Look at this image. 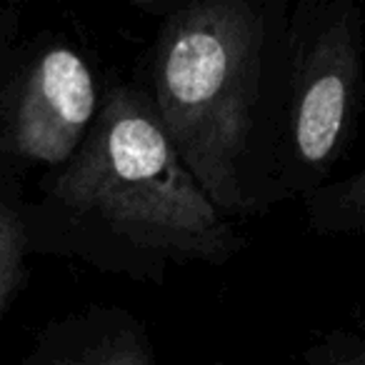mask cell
<instances>
[{"mask_svg":"<svg viewBox=\"0 0 365 365\" xmlns=\"http://www.w3.org/2000/svg\"><path fill=\"white\" fill-rule=\"evenodd\" d=\"M288 13L283 0L160 6L143 91L175 155L230 223L278 203Z\"/></svg>","mask_w":365,"mask_h":365,"instance_id":"1","label":"cell"},{"mask_svg":"<svg viewBox=\"0 0 365 365\" xmlns=\"http://www.w3.org/2000/svg\"><path fill=\"white\" fill-rule=\"evenodd\" d=\"M33 253L81 258L140 283L170 268L223 265L243 238L168 143L145 91L110 83L83 145L26 200Z\"/></svg>","mask_w":365,"mask_h":365,"instance_id":"2","label":"cell"},{"mask_svg":"<svg viewBox=\"0 0 365 365\" xmlns=\"http://www.w3.org/2000/svg\"><path fill=\"white\" fill-rule=\"evenodd\" d=\"M363 48L353 0H300L288 13L278 203L333 180L363 108Z\"/></svg>","mask_w":365,"mask_h":365,"instance_id":"3","label":"cell"},{"mask_svg":"<svg viewBox=\"0 0 365 365\" xmlns=\"http://www.w3.org/2000/svg\"><path fill=\"white\" fill-rule=\"evenodd\" d=\"M106 91V88H103ZM103 91L93 66L66 41H41L0 76V163L48 175L83 145L101 110Z\"/></svg>","mask_w":365,"mask_h":365,"instance_id":"4","label":"cell"},{"mask_svg":"<svg viewBox=\"0 0 365 365\" xmlns=\"http://www.w3.org/2000/svg\"><path fill=\"white\" fill-rule=\"evenodd\" d=\"M23 365H158L148 333L130 313L93 305L53 320Z\"/></svg>","mask_w":365,"mask_h":365,"instance_id":"5","label":"cell"},{"mask_svg":"<svg viewBox=\"0 0 365 365\" xmlns=\"http://www.w3.org/2000/svg\"><path fill=\"white\" fill-rule=\"evenodd\" d=\"M31 255L33 243L28 233L26 198L16 180L0 175V315L26 283Z\"/></svg>","mask_w":365,"mask_h":365,"instance_id":"6","label":"cell"},{"mask_svg":"<svg viewBox=\"0 0 365 365\" xmlns=\"http://www.w3.org/2000/svg\"><path fill=\"white\" fill-rule=\"evenodd\" d=\"M308 228L318 235L358 233L365 220V173L320 182L300 195Z\"/></svg>","mask_w":365,"mask_h":365,"instance_id":"7","label":"cell"},{"mask_svg":"<svg viewBox=\"0 0 365 365\" xmlns=\"http://www.w3.org/2000/svg\"><path fill=\"white\" fill-rule=\"evenodd\" d=\"M303 360L305 365H365V340L350 330H333L310 343Z\"/></svg>","mask_w":365,"mask_h":365,"instance_id":"8","label":"cell"},{"mask_svg":"<svg viewBox=\"0 0 365 365\" xmlns=\"http://www.w3.org/2000/svg\"><path fill=\"white\" fill-rule=\"evenodd\" d=\"M16 28H18L16 6L0 3V66L11 56V43H13V36H16Z\"/></svg>","mask_w":365,"mask_h":365,"instance_id":"9","label":"cell"},{"mask_svg":"<svg viewBox=\"0 0 365 365\" xmlns=\"http://www.w3.org/2000/svg\"><path fill=\"white\" fill-rule=\"evenodd\" d=\"M213 365H225V363H213Z\"/></svg>","mask_w":365,"mask_h":365,"instance_id":"10","label":"cell"}]
</instances>
